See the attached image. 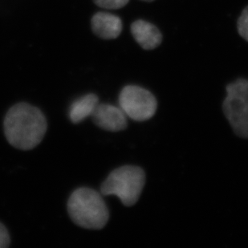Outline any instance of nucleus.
<instances>
[{"label": "nucleus", "mask_w": 248, "mask_h": 248, "mask_svg": "<svg viewBox=\"0 0 248 248\" xmlns=\"http://www.w3.org/2000/svg\"><path fill=\"white\" fill-rule=\"evenodd\" d=\"M91 24L93 32L105 40L116 39L122 31V20L119 17L106 12L94 15Z\"/></svg>", "instance_id": "obj_8"}, {"label": "nucleus", "mask_w": 248, "mask_h": 248, "mask_svg": "<svg viewBox=\"0 0 248 248\" xmlns=\"http://www.w3.org/2000/svg\"><path fill=\"white\" fill-rule=\"evenodd\" d=\"M92 119L99 128L109 132H120L127 128V116L120 107L109 104L96 106Z\"/></svg>", "instance_id": "obj_6"}, {"label": "nucleus", "mask_w": 248, "mask_h": 248, "mask_svg": "<svg viewBox=\"0 0 248 248\" xmlns=\"http://www.w3.org/2000/svg\"><path fill=\"white\" fill-rule=\"evenodd\" d=\"M4 134L13 147L30 150L45 138L47 122L42 111L30 104L18 103L12 106L4 118Z\"/></svg>", "instance_id": "obj_1"}, {"label": "nucleus", "mask_w": 248, "mask_h": 248, "mask_svg": "<svg viewBox=\"0 0 248 248\" xmlns=\"http://www.w3.org/2000/svg\"><path fill=\"white\" fill-rule=\"evenodd\" d=\"M239 35L248 42V6L244 8L237 22Z\"/></svg>", "instance_id": "obj_10"}, {"label": "nucleus", "mask_w": 248, "mask_h": 248, "mask_svg": "<svg viewBox=\"0 0 248 248\" xmlns=\"http://www.w3.org/2000/svg\"><path fill=\"white\" fill-rule=\"evenodd\" d=\"M131 32L138 45L145 50L155 49L162 41V33L158 28L142 19L132 24Z\"/></svg>", "instance_id": "obj_7"}, {"label": "nucleus", "mask_w": 248, "mask_h": 248, "mask_svg": "<svg viewBox=\"0 0 248 248\" xmlns=\"http://www.w3.org/2000/svg\"><path fill=\"white\" fill-rule=\"evenodd\" d=\"M68 211L73 222L85 229H102L109 218L102 194L91 188L74 190L68 199Z\"/></svg>", "instance_id": "obj_2"}, {"label": "nucleus", "mask_w": 248, "mask_h": 248, "mask_svg": "<svg viewBox=\"0 0 248 248\" xmlns=\"http://www.w3.org/2000/svg\"><path fill=\"white\" fill-rule=\"evenodd\" d=\"M119 107L130 119L144 122L155 116L157 102L155 96L146 89L127 85L120 93Z\"/></svg>", "instance_id": "obj_5"}, {"label": "nucleus", "mask_w": 248, "mask_h": 248, "mask_svg": "<svg viewBox=\"0 0 248 248\" xmlns=\"http://www.w3.org/2000/svg\"><path fill=\"white\" fill-rule=\"evenodd\" d=\"M145 184V173L138 166H124L112 170L101 186L102 195L118 197L125 206L135 205Z\"/></svg>", "instance_id": "obj_3"}, {"label": "nucleus", "mask_w": 248, "mask_h": 248, "mask_svg": "<svg viewBox=\"0 0 248 248\" xmlns=\"http://www.w3.org/2000/svg\"><path fill=\"white\" fill-rule=\"evenodd\" d=\"M226 91L222 104L225 117L237 136L248 139V80L238 79L228 84Z\"/></svg>", "instance_id": "obj_4"}, {"label": "nucleus", "mask_w": 248, "mask_h": 248, "mask_svg": "<svg viewBox=\"0 0 248 248\" xmlns=\"http://www.w3.org/2000/svg\"><path fill=\"white\" fill-rule=\"evenodd\" d=\"M98 7L106 9H119L124 7L129 0H93Z\"/></svg>", "instance_id": "obj_11"}, {"label": "nucleus", "mask_w": 248, "mask_h": 248, "mask_svg": "<svg viewBox=\"0 0 248 248\" xmlns=\"http://www.w3.org/2000/svg\"><path fill=\"white\" fill-rule=\"evenodd\" d=\"M99 104V99L95 94H87L76 100L70 107L69 118L74 124L83 122L88 117H91L94 109Z\"/></svg>", "instance_id": "obj_9"}, {"label": "nucleus", "mask_w": 248, "mask_h": 248, "mask_svg": "<svg viewBox=\"0 0 248 248\" xmlns=\"http://www.w3.org/2000/svg\"><path fill=\"white\" fill-rule=\"evenodd\" d=\"M11 239L9 233L4 225L0 222V248H7L10 246Z\"/></svg>", "instance_id": "obj_12"}, {"label": "nucleus", "mask_w": 248, "mask_h": 248, "mask_svg": "<svg viewBox=\"0 0 248 248\" xmlns=\"http://www.w3.org/2000/svg\"><path fill=\"white\" fill-rule=\"evenodd\" d=\"M142 1H145V2H152L154 0H142Z\"/></svg>", "instance_id": "obj_13"}]
</instances>
